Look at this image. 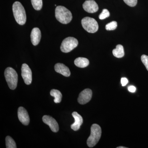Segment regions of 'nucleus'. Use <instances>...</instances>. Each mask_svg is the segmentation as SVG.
Instances as JSON below:
<instances>
[{
  "instance_id": "1",
  "label": "nucleus",
  "mask_w": 148,
  "mask_h": 148,
  "mask_svg": "<svg viewBox=\"0 0 148 148\" xmlns=\"http://www.w3.org/2000/svg\"><path fill=\"white\" fill-rule=\"evenodd\" d=\"M12 11L15 20L19 25H23L27 21L26 12L21 3L15 2L12 5Z\"/></svg>"
},
{
  "instance_id": "2",
  "label": "nucleus",
  "mask_w": 148,
  "mask_h": 148,
  "mask_svg": "<svg viewBox=\"0 0 148 148\" xmlns=\"http://www.w3.org/2000/svg\"><path fill=\"white\" fill-rule=\"evenodd\" d=\"M55 16L57 20L63 24L71 21L73 16L71 12L63 6H58L55 9Z\"/></svg>"
},
{
  "instance_id": "3",
  "label": "nucleus",
  "mask_w": 148,
  "mask_h": 148,
  "mask_svg": "<svg viewBox=\"0 0 148 148\" xmlns=\"http://www.w3.org/2000/svg\"><path fill=\"white\" fill-rule=\"evenodd\" d=\"M101 127L97 124H92L90 128V135L87 140L88 147H93L98 143L101 138Z\"/></svg>"
},
{
  "instance_id": "4",
  "label": "nucleus",
  "mask_w": 148,
  "mask_h": 148,
  "mask_svg": "<svg viewBox=\"0 0 148 148\" xmlns=\"http://www.w3.org/2000/svg\"><path fill=\"white\" fill-rule=\"evenodd\" d=\"M5 77L8 85L10 89L14 90L17 86L18 75L16 71L12 68L8 67L4 72Z\"/></svg>"
},
{
  "instance_id": "5",
  "label": "nucleus",
  "mask_w": 148,
  "mask_h": 148,
  "mask_svg": "<svg viewBox=\"0 0 148 148\" xmlns=\"http://www.w3.org/2000/svg\"><path fill=\"white\" fill-rule=\"evenodd\" d=\"M82 24L84 29L88 33H95L98 29V22L91 17H85L82 18Z\"/></svg>"
},
{
  "instance_id": "6",
  "label": "nucleus",
  "mask_w": 148,
  "mask_h": 148,
  "mask_svg": "<svg viewBox=\"0 0 148 148\" xmlns=\"http://www.w3.org/2000/svg\"><path fill=\"white\" fill-rule=\"evenodd\" d=\"M78 45V41L75 38L68 37L62 42L61 46V50L64 53H69L76 47Z\"/></svg>"
},
{
  "instance_id": "7",
  "label": "nucleus",
  "mask_w": 148,
  "mask_h": 148,
  "mask_svg": "<svg viewBox=\"0 0 148 148\" xmlns=\"http://www.w3.org/2000/svg\"><path fill=\"white\" fill-rule=\"evenodd\" d=\"M21 76L25 83L27 85L31 84L32 82V71L27 64H24L21 66Z\"/></svg>"
},
{
  "instance_id": "8",
  "label": "nucleus",
  "mask_w": 148,
  "mask_h": 148,
  "mask_svg": "<svg viewBox=\"0 0 148 148\" xmlns=\"http://www.w3.org/2000/svg\"><path fill=\"white\" fill-rule=\"evenodd\" d=\"M92 96V90L89 88H86L80 93L78 102L81 105H84L90 101Z\"/></svg>"
},
{
  "instance_id": "9",
  "label": "nucleus",
  "mask_w": 148,
  "mask_h": 148,
  "mask_svg": "<svg viewBox=\"0 0 148 148\" xmlns=\"http://www.w3.org/2000/svg\"><path fill=\"white\" fill-rule=\"evenodd\" d=\"M42 121L45 124L48 125L53 132H57L59 130L58 123L52 117L48 115H45L42 117Z\"/></svg>"
},
{
  "instance_id": "10",
  "label": "nucleus",
  "mask_w": 148,
  "mask_h": 148,
  "mask_svg": "<svg viewBox=\"0 0 148 148\" xmlns=\"http://www.w3.org/2000/svg\"><path fill=\"white\" fill-rule=\"evenodd\" d=\"M83 8L88 13H95L98 10V6L97 3L93 0H88L83 4Z\"/></svg>"
},
{
  "instance_id": "11",
  "label": "nucleus",
  "mask_w": 148,
  "mask_h": 148,
  "mask_svg": "<svg viewBox=\"0 0 148 148\" xmlns=\"http://www.w3.org/2000/svg\"><path fill=\"white\" fill-rule=\"evenodd\" d=\"M18 119L21 123L25 125L29 124L30 118L27 110L22 107H19L18 110Z\"/></svg>"
},
{
  "instance_id": "12",
  "label": "nucleus",
  "mask_w": 148,
  "mask_h": 148,
  "mask_svg": "<svg viewBox=\"0 0 148 148\" xmlns=\"http://www.w3.org/2000/svg\"><path fill=\"white\" fill-rule=\"evenodd\" d=\"M41 38V33L39 28H34L31 32V41L33 45L36 46L39 43Z\"/></svg>"
},
{
  "instance_id": "13",
  "label": "nucleus",
  "mask_w": 148,
  "mask_h": 148,
  "mask_svg": "<svg viewBox=\"0 0 148 148\" xmlns=\"http://www.w3.org/2000/svg\"><path fill=\"white\" fill-rule=\"evenodd\" d=\"M72 116L75 119V122L71 125V127L74 131L78 130L80 127L81 125L83 123L82 117L77 112H74L72 113Z\"/></svg>"
},
{
  "instance_id": "14",
  "label": "nucleus",
  "mask_w": 148,
  "mask_h": 148,
  "mask_svg": "<svg viewBox=\"0 0 148 148\" xmlns=\"http://www.w3.org/2000/svg\"><path fill=\"white\" fill-rule=\"evenodd\" d=\"M54 69L57 73L61 74L65 77H69L71 75V72L69 68L64 64L61 63L56 64L54 66Z\"/></svg>"
},
{
  "instance_id": "15",
  "label": "nucleus",
  "mask_w": 148,
  "mask_h": 148,
  "mask_svg": "<svg viewBox=\"0 0 148 148\" xmlns=\"http://www.w3.org/2000/svg\"><path fill=\"white\" fill-rule=\"evenodd\" d=\"M74 63L77 67L84 68L87 67L89 65V61L87 58L79 57L75 60Z\"/></svg>"
},
{
  "instance_id": "16",
  "label": "nucleus",
  "mask_w": 148,
  "mask_h": 148,
  "mask_svg": "<svg viewBox=\"0 0 148 148\" xmlns=\"http://www.w3.org/2000/svg\"><path fill=\"white\" fill-rule=\"evenodd\" d=\"M113 54L115 57L118 58H121L124 56V49L121 45H116V48L113 49L112 51Z\"/></svg>"
},
{
  "instance_id": "17",
  "label": "nucleus",
  "mask_w": 148,
  "mask_h": 148,
  "mask_svg": "<svg viewBox=\"0 0 148 148\" xmlns=\"http://www.w3.org/2000/svg\"><path fill=\"white\" fill-rule=\"evenodd\" d=\"M50 95L54 97V103H58L61 102L62 95L59 90L56 89H52L50 91Z\"/></svg>"
},
{
  "instance_id": "18",
  "label": "nucleus",
  "mask_w": 148,
  "mask_h": 148,
  "mask_svg": "<svg viewBox=\"0 0 148 148\" xmlns=\"http://www.w3.org/2000/svg\"><path fill=\"white\" fill-rule=\"evenodd\" d=\"M7 148H16V146L14 140L9 136H7L5 139Z\"/></svg>"
},
{
  "instance_id": "19",
  "label": "nucleus",
  "mask_w": 148,
  "mask_h": 148,
  "mask_svg": "<svg viewBox=\"0 0 148 148\" xmlns=\"http://www.w3.org/2000/svg\"><path fill=\"white\" fill-rule=\"evenodd\" d=\"M33 8L36 10H40L42 7V0H31Z\"/></svg>"
},
{
  "instance_id": "20",
  "label": "nucleus",
  "mask_w": 148,
  "mask_h": 148,
  "mask_svg": "<svg viewBox=\"0 0 148 148\" xmlns=\"http://www.w3.org/2000/svg\"><path fill=\"white\" fill-rule=\"evenodd\" d=\"M117 23L116 21H113L106 25V29L108 31H112L116 29Z\"/></svg>"
},
{
  "instance_id": "21",
  "label": "nucleus",
  "mask_w": 148,
  "mask_h": 148,
  "mask_svg": "<svg viewBox=\"0 0 148 148\" xmlns=\"http://www.w3.org/2000/svg\"><path fill=\"white\" fill-rule=\"evenodd\" d=\"M110 16V13L109 11L107 9H103L102 13L99 15V18L101 20L105 19Z\"/></svg>"
},
{
  "instance_id": "22",
  "label": "nucleus",
  "mask_w": 148,
  "mask_h": 148,
  "mask_svg": "<svg viewBox=\"0 0 148 148\" xmlns=\"http://www.w3.org/2000/svg\"><path fill=\"white\" fill-rule=\"evenodd\" d=\"M125 3L129 6L134 7L137 5L138 0H123Z\"/></svg>"
},
{
  "instance_id": "23",
  "label": "nucleus",
  "mask_w": 148,
  "mask_h": 148,
  "mask_svg": "<svg viewBox=\"0 0 148 148\" xmlns=\"http://www.w3.org/2000/svg\"><path fill=\"white\" fill-rule=\"evenodd\" d=\"M141 60L143 64L145 66L146 69L148 71V56L146 55H143L141 56Z\"/></svg>"
},
{
  "instance_id": "24",
  "label": "nucleus",
  "mask_w": 148,
  "mask_h": 148,
  "mask_svg": "<svg viewBox=\"0 0 148 148\" xmlns=\"http://www.w3.org/2000/svg\"><path fill=\"white\" fill-rule=\"evenodd\" d=\"M128 80L127 78L125 77H123L121 79V83L122 86H125L128 83Z\"/></svg>"
},
{
  "instance_id": "25",
  "label": "nucleus",
  "mask_w": 148,
  "mask_h": 148,
  "mask_svg": "<svg viewBox=\"0 0 148 148\" xmlns=\"http://www.w3.org/2000/svg\"><path fill=\"white\" fill-rule=\"evenodd\" d=\"M136 88L133 86H130L128 87V90H129L130 92H134L136 90Z\"/></svg>"
},
{
  "instance_id": "26",
  "label": "nucleus",
  "mask_w": 148,
  "mask_h": 148,
  "mask_svg": "<svg viewBox=\"0 0 148 148\" xmlns=\"http://www.w3.org/2000/svg\"><path fill=\"white\" fill-rule=\"evenodd\" d=\"M127 147H117V148H126Z\"/></svg>"
}]
</instances>
